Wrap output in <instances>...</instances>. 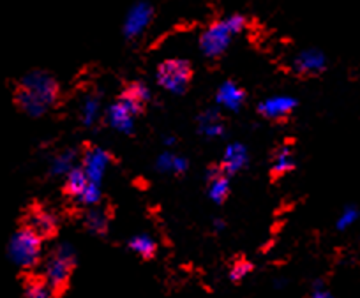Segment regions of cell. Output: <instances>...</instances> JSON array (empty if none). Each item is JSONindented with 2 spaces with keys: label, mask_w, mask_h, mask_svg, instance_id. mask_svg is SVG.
Wrapping results in <instances>:
<instances>
[{
  "label": "cell",
  "mask_w": 360,
  "mask_h": 298,
  "mask_svg": "<svg viewBox=\"0 0 360 298\" xmlns=\"http://www.w3.org/2000/svg\"><path fill=\"white\" fill-rule=\"evenodd\" d=\"M248 25V20L242 15H231L228 18L214 22L200 36V50L207 58H217L228 50L231 37L240 34Z\"/></svg>",
  "instance_id": "obj_1"
},
{
  "label": "cell",
  "mask_w": 360,
  "mask_h": 298,
  "mask_svg": "<svg viewBox=\"0 0 360 298\" xmlns=\"http://www.w3.org/2000/svg\"><path fill=\"white\" fill-rule=\"evenodd\" d=\"M8 254L20 268H32L41 258V237L29 226L22 228L9 240Z\"/></svg>",
  "instance_id": "obj_2"
},
{
  "label": "cell",
  "mask_w": 360,
  "mask_h": 298,
  "mask_svg": "<svg viewBox=\"0 0 360 298\" xmlns=\"http://www.w3.org/2000/svg\"><path fill=\"white\" fill-rule=\"evenodd\" d=\"M76 263L75 247L68 242L57 245L53 254L44 263V280L51 286V290H62L71 277V270Z\"/></svg>",
  "instance_id": "obj_3"
},
{
  "label": "cell",
  "mask_w": 360,
  "mask_h": 298,
  "mask_svg": "<svg viewBox=\"0 0 360 298\" xmlns=\"http://www.w3.org/2000/svg\"><path fill=\"white\" fill-rule=\"evenodd\" d=\"M191 74V64L188 60H184V58H168V60L161 62L158 65L155 79H158L159 86H162L168 92L180 96L189 86Z\"/></svg>",
  "instance_id": "obj_4"
},
{
  "label": "cell",
  "mask_w": 360,
  "mask_h": 298,
  "mask_svg": "<svg viewBox=\"0 0 360 298\" xmlns=\"http://www.w3.org/2000/svg\"><path fill=\"white\" fill-rule=\"evenodd\" d=\"M20 86L30 90L36 96H39L48 106H53L58 99V85L55 82L53 76L46 71H41V69H36V71H30L20 79Z\"/></svg>",
  "instance_id": "obj_5"
},
{
  "label": "cell",
  "mask_w": 360,
  "mask_h": 298,
  "mask_svg": "<svg viewBox=\"0 0 360 298\" xmlns=\"http://www.w3.org/2000/svg\"><path fill=\"white\" fill-rule=\"evenodd\" d=\"M152 18H154V8L147 0H138L127 11L126 18H124L122 34L126 39H136L141 34L147 30L150 25Z\"/></svg>",
  "instance_id": "obj_6"
},
{
  "label": "cell",
  "mask_w": 360,
  "mask_h": 298,
  "mask_svg": "<svg viewBox=\"0 0 360 298\" xmlns=\"http://www.w3.org/2000/svg\"><path fill=\"white\" fill-rule=\"evenodd\" d=\"M110 162H112V157L101 147H89L82 155V166L85 169L86 176H89L90 182L99 183V186H101L103 176H105Z\"/></svg>",
  "instance_id": "obj_7"
},
{
  "label": "cell",
  "mask_w": 360,
  "mask_h": 298,
  "mask_svg": "<svg viewBox=\"0 0 360 298\" xmlns=\"http://www.w3.org/2000/svg\"><path fill=\"white\" fill-rule=\"evenodd\" d=\"M299 101L292 96H274L269 97L258 105V113L269 120H285L292 115Z\"/></svg>",
  "instance_id": "obj_8"
},
{
  "label": "cell",
  "mask_w": 360,
  "mask_h": 298,
  "mask_svg": "<svg viewBox=\"0 0 360 298\" xmlns=\"http://www.w3.org/2000/svg\"><path fill=\"white\" fill-rule=\"evenodd\" d=\"M325 67H327V58H325L323 51L316 50V48L302 50L293 58V71L302 76L320 74L325 71Z\"/></svg>",
  "instance_id": "obj_9"
},
{
  "label": "cell",
  "mask_w": 360,
  "mask_h": 298,
  "mask_svg": "<svg viewBox=\"0 0 360 298\" xmlns=\"http://www.w3.org/2000/svg\"><path fill=\"white\" fill-rule=\"evenodd\" d=\"M205 179L209 182L207 194H209L210 200L217 203V205L224 203V200L230 194V180H228V175L223 171V168L221 166H212V168L207 169Z\"/></svg>",
  "instance_id": "obj_10"
},
{
  "label": "cell",
  "mask_w": 360,
  "mask_h": 298,
  "mask_svg": "<svg viewBox=\"0 0 360 298\" xmlns=\"http://www.w3.org/2000/svg\"><path fill=\"white\" fill-rule=\"evenodd\" d=\"M249 161V152L245 145L242 143H230L224 150L223 159H221V168L226 173L228 176L235 175V173L242 171L248 166Z\"/></svg>",
  "instance_id": "obj_11"
},
{
  "label": "cell",
  "mask_w": 360,
  "mask_h": 298,
  "mask_svg": "<svg viewBox=\"0 0 360 298\" xmlns=\"http://www.w3.org/2000/svg\"><path fill=\"white\" fill-rule=\"evenodd\" d=\"M106 124L119 133L127 134V136L134 133V117L119 101H115L106 110Z\"/></svg>",
  "instance_id": "obj_12"
},
{
  "label": "cell",
  "mask_w": 360,
  "mask_h": 298,
  "mask_svg": "<svg viewBox=\"0 0 360 298\" xmlns=\"http://www.w3.org/2000/svg\"><path fill=\"white\" fill-rule=\"evenodd\" d=\"M27 226L30 230L36 231L41 238H46V237H53L55 231H57V217L55 214L48 212L44 209H34L32 212L29 214L27 217Z\"/></svg>",
  "instance_id": "obj_13"
},
{
  "label": "cell",
  "mask_w": 360,
  "mask_h": 298,
  "mask_svg": "<svg viewBox=\"0 0 360 298\" xmlns=\"http://www.w3.org/2000/svg\"><path fill=\"white\" fill-rule=\"evenodd\" d=\"M15 103L25 115L34 117V119L36 117H43L48 112V108H50L39 96H36L30 90L23 89V86H18V90H16Z\"/></svg>",
  "instance_id": "obj_14"
},
{
  "label": "cell",
  "mask_w": 360,
  "mask_h": 298,
  "mask_svg": "<svg viewBox=\"0 0 360 298\" xmlns=\"http://www.w3.org/2000/svg\"><path fill=\"white\" fill-rule=\"evenodd\" d=\"M245 101V92L233 82H224L223 85L217 89L216 93V103L217 105L224 106L230 112H238L240 106Z\"/></svg>",
  "instance_id": "obj_15"
},
{
  "label": "cell",
  "mask_w": 360,
  "mask_h": 298,
  "mask_svg": "<svg viewBox=\"0 0 360 298\" xmlns=\"http://www.w3.org/2000/svg\"><path fill=\"white\" fill-rule=\"evenodd\" d=\"M89 176H86L85 169H83V166H75V168L71 169V171L65 175V183H64V193L68 194V196L71 197H78L79 194L85 190V187L89 186Z\"/></svg>",
  "instance_id": "obj_16"
},
{
  "label": "cell",
  "mask_w": 360,
  "mask_h": 298,
  "mask_svg": "<svg viewBox=\"0 0 360 298\" xmlns=\"http://www.w3.org/2000/svg\"><path fill=\"white\" fill-rule=\"evenodd\" d=\"M295 168V159H293L292 145L285 143L276 150L274 162H272V176H283Z\"/></svg>",
  "instance_id": "obj_17"
},
{
  "label": "cell",
  "mask_w": 360,
  "mask_h": 298,
  "mask_svg": "<svg viewBox=\"0 0 360 298\" xmlns=\"http://www.w3.org/2000/svg\"><path fill=\"white\" fill-rule=\"evenodd\" d=\"M76 159H78V152L76 150H64L60 152V154H57L50 162V175H68V173L76 166Z\"/></svg>",
  "instance_id": "obj_18"
},
{
  "label": "cell",
  "mask_w": 360,
  "mask_h": 298,
  "mask_svg": "<svg viewBox=\"0 0 360 298\" xmlns=\"http://www.w3.org/2000/svg\"><path fill=\"white\" fill-rule=\"evenodd\" d=\"M85 226L90 233L105 235L108 231V216H106V212L103 209L92 207L85 214Z\"/></svg>",
  "instance_id": "obj_19"
},
{
  "label": "cell",
  "mask_w": 360,
  "mask_h": 298,
  "mask_svg": "<svg viewBox=\"0 0 360 298\" xmlns=\"http://www.w3.org/2000/svg\"><path fill=\"white\" fill-rule=\"evenodd\" d=\"M99 110H101V101H99V96L96 93H89V96L83 99L82 105V122L85 127H92L99 119Z\"/></svg>",
  "instance_id": "obj_20"
},
{
  "label": "cell",
  "mask_w": 360,
  "mask_h": 298,
  "mask_svg": "<svg viewBox=\"0 0 360 298\" xmlns=\"http://www.w3.org/2000/svg\"><path fill=\"white\" fill-rule=\"evenodd\" d=\"M127 245H129L131 251L147 259L152 258L155 254V249H158L154 238L148 237V235H134L133 238H129Z\"/></svg>",
  "instance_id": "obj_21"
},
{
  "label": "cell",
  "mask_w": 360,
  "mask_h": 298,
  "mask_svg": "<svg viewBox=\"0 0 360 298\" xmlns=\"http://www.w3.org/2000/svg\"><path fill=\"white\" fill-rule=\"evenodd\" d=\"M103 193H101V186L94 182H89V186L85 187L82 194L76 197V202L79 205H86V207H98L99 202H101Z\"/></svg>",
  "instance_id": "obj_22"
},
{
  "label": "cell",
  "mask_w": 360,
  "mask_h": 298,
  "mask_svg": "<svg viewBox=\"0 0 360 298\" xmlns=\"http://www.w3.org/2000/svg\"><path fill=\"white\" fill-rule=\"evenodd\" d=\"M53 290L46 280H30L25 287L27 298H51Z\"/></svg>",
  "instance_id": "obj_23"
},
{
  "label": "cell",
  "mask_w": 360,
  "mask_h": 298,
  "mask_svg": "<svg viewBox=\"0 0 360 298\" xmlns=\"http://www.w3.org/2000/svg\"><path fill=\"white\" fill-rule=\"evenodd\" d=\"M359 217H360V210L356 209V207L353 205L346 207V209L341 212V216H339L338 223H335V228H338L339 231L348 230V228H352L353 224L359 221Z\"/></svg>",
  "instance_id": "obj_24"
},
{
  "label": "cell",
  "mask_w": 360,
  "mask_h": 298,
  "mask_svg": "<svg viewBox=\"0 0 360 298\" xmlns=\"http://www.w3.org/2000/svg\"><path fill=\"white\" fill-rule=\"evenodd\" d=\"M117 101L119 103H122L124 106H126L127 110H129V113L133 117H136V115H140L141 112H143V108H145V105L141 101H138L136 97H133L131 96L129 92H126V90H124L122 93H120L119 96V99H117Z\"/></svg>",
  "instance_id": "obj_25"
},
{
  "label": "cell",
  "mask_w": 360,
  "mask_h": 298,
  "mask_svg": "<svg viewBox=\"0 0 360 298\" xmlns=\"http://www.w3.org/2000/svg\"><path fill=\"white\" fill-rule=\"evenodd\" d=\"M126 92H129L131 96L136 97L138 101H141V103H143V105H147V103L152 99L150 89H148V86L145 85L143 82H134V83H131V85L126 89Z\"/></svg>",
  "instance_id": "obj_26"
},
{
  "label": "cell",
  "mask_w": 360,
  "mask_h": 298,
  "mask_svg": "<svg viewBox=\"0 0 360 298\" xmlns=\"http://www.w3.org/2000/svg\"><path fill=\"white\" fill-rule=\"evenodd\" d=\"M175 154H172V152H162V154L158 155V159H155V171L159 173H173V169H175Z\"/></svg>",
  "instance_id": "obj_27"
},
{
  "label": "cell",
  "mask_w": 360,
  "mask_h": 298,
  "mask_svg": "<svg viewBox=\"0 0 360 298\" xmlns=\"http://www.w3.org/2000/svg\"><path fill=\"white\" fill-rule=\"evenodd\" d=\"M198 133L203 134L207 138H219L224 134V126L219 122H210V124H202L198 126Z\"/></svg>",
  "instance_id": "obj_28"
},
{
  "label": "cell",
  "mask_w": 360,
  "mask_h": 298,
  "mask_svg": "<svg viewBox=\"0 0 360 298\" xmlns=\"http://www.w3.org/2000/svg\"><path fill=\"white\" fill-rule=\"evenodd\" d=\"M251 270H252L251 263H248V261L235 263L233 268H231V272H230V279L235 280V283H238V280L244 279V277L248 276V273L251 272Z\"/></svg>",
  "instance_id": "obj_29"
},
{
  "label": "cell",
  "mask_w": 360,
  "mask_h": 298,
  "mask_svg": "<svg viewBox=\"0 0 360 298\" xmlns=\"http://www.w3.org/2000/svg\"><path fill=\"white\" fill-rule=\"evenodd\" d=\"M219 120H221L219 110H217V108H207V110H203V112L198 115V126H202V124L219 122Z\"/></svg>",
  "instance_id": "obj_30"
},
{
  "label": "cell",
  "mask_w": 360,
  "mask_h": 298,
  "mask_svg": "<svg viewBox=\"0 0 360 298\" xmlns=\"http://www.w3.org/2000/svg\"><path fill=\"white\" fill-rule=\"evenodd\" d=\"M188 168H189L188 159L182 157V155H176V157H175V169H173V173H176V175H184V173L188 171Z\"/></svg>",
  "instance_id": "obj_31"
},
{
  "label": "cell",
  "mask_w": 360,
  "mask_h": 298,
  "mask_svg": "<svg viewBox=\"0 0 360 298\" xmlns=\"http://www.w3.org/2000/svg\"><path fill=\"white\" fill-rule=\"evenodd\" d=\"M313 298H334L330 293H328L327 290L323 287V284L321 283H314V287H313V294H311Z\"/></svg>",
  "instance_id": "obj_32"
},
{
  "label": "cell",
  "mask_w": 360,
  "mask_h": 298,
  "mask_svg": "<svg viewBox=\"0 0 360 298\" xmlns=\"http://www.w3.org/2000/svg\"><path fill=\"white\" fill-rule=\"evenodd\" d=\"M214 230H216V231L224 230V221L223 219H214Z\"/></svg>",
  "instance_id": "obj_33"
},
{
  "label": "cell",
  "mask_w": 360,
  "mask_h": 298,
  "mask_svg": "<svg viewBox=\"0 0 360 298\" xmlns=\"http://www.w3.org/2000/svg\"><path fill=\"white\" fill-rule=\"evenodd\" d=\"M162 141H165L166 147H172V145L176 143V140L173 136H165V140H162Z\"/></svg>",
  "instance_id": "obj_34"
}]
</instances>
